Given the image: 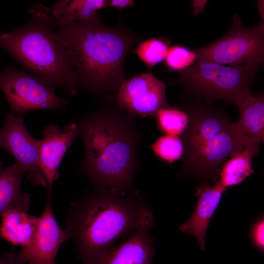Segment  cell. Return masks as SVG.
I'll use <instances>...</instances> for the list:
<instances>
[{"label":"cell","instance_id":"obj_27","mask_svg":"<svg viewBox=\"0 0 264 264\" xmlns=\"http://www.w3.org/2000/svg\"><path fill=\"white\" fill-rule=\"evenodd\" d=\"M3 168L2 167V162L1 160L0 159V171Z\"/></svg>","mask_w":264,"mask_h":264},{"label":"cell","instance_id":"obj_10","mask_svg":"<svg viewBox=\"0 0 264 264\" xmlns=\"http://www.w3.org/2000/svg\"><path fill=\"white\" fill-rule=\"evenodd\" d=\"M167 86L150 72L133 76L117 90L118 107L132 115L154 116L159 110L170 107L166 100Z\"/></svg>","mask_w":264,"mask_h":264},{"label":"cell","instance_id":"obj_17","mask_svg":"<svg viewBox=\"0 0 264 264\" xmlns=\"http://www.w3.org/2000/svg\"><path fill=\"white\" fill-rule=\"evenodd\" d=\"M25 172L15 163L0 171V216L9 209L25 212L31 203L30 196L22 191V184Z\"/></svg>","mask_w":264,"mask_h":264},{"label":"cell","instance_id":"obj_9","mask_svg":"<svg viewBox=\"0 0 264 264\" xmlns=\"http://www.w3.org/2000/svg\"><path fill=\"white\" fill-rule=\"evenodd\" d=\"M39 145V140L29 132L23 116L11 112L4 113V125L0 129V148L14 157L30 182L47 188V180L40 165Z\"/></svg>","mask_w":264,"mask_h":264},{"label":"cell","instance_id":"obj_5","mask_svg":"<svg viewBox=\"0 0 264 264\" xmlns=\"http://www.w3.org/2000/svg\"><path fill=\"white\" fill-rule=\"evenodd\" d=\"M31 14L25 25L0 34V48L49 85L76 95L78 89L55 28L41 16Z\"/></svg>","mask_w":264,"mask_h":264},{"label":"cell","instance_id":"obj_19","mask_svg":"<svg viewBox=\"0 0 264 264\" xmlns=\"http://www.w3.org/2000/svg\"><path fill=\"white\" fill-rule=\"evenodd\" d=\"M258 150L246 147L232 155L222 165L218 180L223 187L238 185L254 173L252 167V159Z\"/></svg>","mask_w":264,"mask_h":264},{"label":"cell","instance_id":"obj_8","mask_svg":"<svg viewBox=\"0 0 264 264\" xmlns=\"http://www.w3.org/2000/svg\"><path fill=\"white\" fill-rule=\"evenodd\" d=\"M0 89L11 112L22 116L34 110H63L67 103L39 77L10 67L0 72Z\"/></svg>","mask_w":264,"mask_h":264},{"label":"cell","instance_id":"obj_16","mask_svg":"<svg viewBox=\"0 0 264 264\" xmlns=\"http://www.w3.org/2000/svg\"><path fill=\"white\" fill-rule=\"evenodd\" d=\"M240 117L235 124L249 146L259 150L264 139V96L252 95L250 91L243 95L235 103Z\"/></svg>","mask_w":264,"mask_h":264},{"label":"cell","instance_id":"obj_11","mask_svg":"<svg viewBox=\"0 0 264 264\" xmlns=\"http://www.w3.org/2000/svg\"><path fill=\"white\" fill-rule=\"evenodd\" d=\"M52 191H47L44 208L39 217L38 226L32 242L22 247L18 254L25 264H55V260L63 243L67 241L64 230L59 226L52 206Z\"/></svg>","mask_w":264,"mask_h":264},{"label":"cell","instance_id":"obj_15","mask_svg":"<svg viewBox=\"0 0 264 264\" xmlns=\"http://www.w3.org/2000/svg\"><path fill=\"white\" fill-rule=\"evenodd\" d=\"M226 188L219 180L213 185H203L196 188L198 197L195 210L189 218L179 226L182 232L193 236L202 250L205 246V239L211 219Z\"/></svg>","mask_w":264,"mask_h":264},{"label":"cell","instance_id":"obj_3","mask_svg":"<svg viewBox=\"0 0 264 264\" xmlns=\"http://www.w3.org/2000/svg\"><path fill=\"white\" fill-rule=\"evenodd\" d=\"M130 113L103 108L78 120L81 171L96 186L132 190L141 135Z\"/></svg>","mask_w":264,"mask_h":264},{"label":"cell","instance_id":"obj_26","mask_svg":"<svg viewBox=\"0 0 264 264\" xmlns=\"http://www.w3.org/2000/svg\"><path fill=\"white\" fill-rule=\"evenodd\" d=\"M134 1L132 0H107V6L123 9L132 6Z\"/></svg>","mask_w":264,"mask_h":264},{"label":"cell","instance_id":"obj_14","mask_svg":"<svg viewBox=\"0 0 264 264\" xmlns=\"http://www.w3.org/2000/svg\"><path fill=\"white\" fill-rule=\"evenodd\" d=\"M107 7L104 0H60L49 7L41 4L32 5L30 12L45 19L54 28L84 22L98 16V10Z\"/></svg>","mask_w":264,"mask_h":264},{"label":"cell","instance_id":"obj_24","mask_svg":"<svg viewBox=\"0 0 264 264\" xmlns=\"http://www.w3.org/2000/svg\"><path fill=\"white\" fill-rule=\"evenodd\" d=\"M264 219L261 216L253 223L250 232L251 242L255 248L260 251H264Z\"/></svg>","mask_w":264,"mask_h":264},{"label":"cell","instance_id":"obj_22","mask_svg":"<svg viewBox=\"0 0 264 264\" xmlns=\"http://www.w3.org/2000/svg\"><path fill=\"white\" fill-rule=\"evenodd\" d=\"M151 149L159 158L169 163L179 159L183 154V145L178 136L166 134L158 138Z\"/></svg>","mask_w":264,"mask_h":264},{"label":"cell","instance_id":"obj_25","mask_svg":"<svg viewBox=\"0 0 264 264\" xmlns=\"http://www.w3.org/2000/svg\"><path fill=\"white\" fill-rule=\"evenodd\" d=\"M0 264H25L19 257L18 254L6 252L0 258Z\"/></svg>","mask_w":264,"mask_h":264},{"label":"cell","instance_id":"obj_1","mask_svg":"<svg viewBox=\"0 0 264 264\" xmlns=\"http://www.w3.org/2000/svg\"><path fill=\"white\" fill-rule=\"evenodd\" d=\"M153 219L138 192L96 186L70 203L64 230L85 264Z\"/></svg>","mask_w":264,"mask_h":264},{"label":"cell","instance_id":"obj_6","mask_svg":"<svg viewBox=\"0 0 264 264\" xmlns=\"http://www.w3.org/2000/svg\"><path fill=\"white\" fill-rule=\"evenodd\" d=\"M258 68L247 65L225 66L197 62L180 71L179 82L191 92L207 100L219 99L235 104L250 91Z\"/></svg>","mask_w":264,"mask_h":264},{"label":"cell","instance_id":"obj_23","mask_svg":"<svg viewBox=\"0 0 264 264\" xmlns=\"http://www.w3.org/2000/svg\"><path fill=\"white\" fill-rule=\"evenodd\" d=\"M197 59L194 51L176 45L169 48L165 58V66L171 70L182 71L191 66Z\"/></svg>","mask_w":264,"mask_h":264},{"label":"cell","instance_id":"obj_12","mask_svg":"<svg viewBox=\"0 0 264 264\" xmlns=\"http://www.w3.org/2000/svg\"><path fill=\"white\" fill-rule=\"evenodd\" d=\"M149 220L92 260L82 264H153L154 255Z\"/></svg>","mask_w":264,"mask_h":264},{"label":"cell","instance_id":"obj_20","mask_svg":"<svg viewBox=\"0 0 264 264\" xmlns=\"http://www.w3.org/2000/svg\"><path fill=\"white\" fill-rule=\"evenodd\" d=\"M154 116L157 127L162 132L177 136L183 134L189 120L186 112L171 107L159 110Z\"/></svg>","mask_w":264,"mask_h":264},{"label":"cell","instance_id":"obj_21","mask_svg":"<svg viewBox=\"0 0 264 264\" xmlns=\"http://www.w3.org/2000/svg\"><path fill=\"white\" fill-rule=\"evenodd\" d=\"M168 49L166 41L153 38L140 43L134 52L147 66L151 68L165 59Z\"/></svg>","mask_w":264,"mask_h":264},{"label":"cell","instance_id":"obj_7","mask_svg":"<svg viewBox=\"0 0 264 264\" xmlns=\"http://www.w3.org/2000/svg\"><path fill=\"white\" fill-rule=\"evenodd\" d=\"M264 25L244 27L237 15L227 33L218 40L194 51L197 62L224 65H247L258 67L264 54Z\"/></svg>","mask_w":264,"mask_h":264},{"label":"cell","instance_id":"obj_2","mask_svg":"<svg viewBox=\"0 0 264 264\" xmlns=\"http://www.w3.org/2000/svg\"><path fill=\"white\" fill-rule=\"evenodd\" d=\"M55 32L77 89L84 88L98 96L118 90L125 81V59L139 38L120 26L104 25L99 16L58 27Z\"/></svg>","mask_w":264,"mask_h":264},{"label":"cell","instance_id":"obj_18","mask_svg":"<svg viewBox=\"0 0 264 264\" xmlns=\"http://www.w3.org/2000/svg\"><path fill=\"white\" fill-rule=\"evenodd\" d=\"M1 217L0 237L22 247L32 242L38 228L39 217L16 208L8 210Z\"/></svg>","mask_w":264,"mask_h":264},{"label":"cell","instance_id":"obj_4","mask_svg":"<svg viewBox=\"0 0 264 264\" xmlns=\"http://www.w3.org/2000/svg\"><path fill=\"white\" fill-rule=\"evenodd\" d=\"M188 113L189 123L181 135L184 167L196 176L216 181L223 163L251 147L222 112L197 106Z\"/></svg>","mask_w":264,"mask_h":264},{"label":"cell","instance_id":"obj_13","mask_svg":"<svg viewBox=\"0 0 264 264\" xmlns=\"http://www.w3.org/2000/svg\"><path fill=\"white\" fill-rule=\"evenodd\" d=\"M42 134L39 145L40 165L47 182V190H52L53 183L59 177L60 163L79 132L75 123L66 125L63 131L51 124L44 128Z\"/></svg>","mask_w":264,"mask_h":264}]
</instances>
